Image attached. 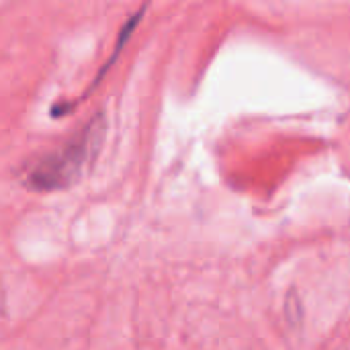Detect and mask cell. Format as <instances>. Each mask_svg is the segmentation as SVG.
I'll return each mask as SVG.
<instances>
[{"label":"cell","mask_w":350,"mask_h":350,"mask_svg":"<svg viewBox=\"0 0 350 350\" xmlns=\"http://www.w3.org/2000/svg\"><path fill=\"white\" fill-rule=\"evenodd\" d=\"M107 131L105 115H94L78 133L57 150L47 152L25 166L23 183L35 193H53L76 185L94 164Z\"/></svg>","instance_id":"obj_1"}]
</instances>
